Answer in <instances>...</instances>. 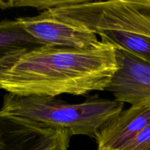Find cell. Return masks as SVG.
<instances>
[{
  "mask_svg": "<svg viewBox=\"0 0 150 150\" xmlns=\"http://www.w3.org/2000/svg\"><path fill=\"white\" fill-rule=\"evenodd\" d=\"M42 46L32 35L21 28L0 23V52L14 49H32Z\"/></svg>",
  "mask_w": 150,
  "mask_h": 150,
  "instance_id": "ba28073f",
  "label": "cell"
},
{
  "mask_svg": "<svg viewBox=\"0 0 150 150\" xmlns=\"http://www.w3.org/2000/svg\"><path fill=\"white\" fill-rule=\"evenodd\" d=\"M89 49L42 45L0 52V86L22 96L56 98L106 89L118 69L113 44Z\"/></svg>",
  "mask_w": 150,
  "mask_h": 150,
  "instance_id": "6da1fadb",
  "label": "cell"
},
{
  "mask_svg": "<svg viewBox=\"0 0 150 150\" xmlns=\"http://www.w3.org/2000/svg\"><path fill=\"white\" fill-rule=\"evenodd\" d=\"M109 31L150 38V0H113L105 13Z\"/></svg>",
  "mask_w": 150,
  "mask_h": 150,
  "instance_id": "5b68a950",
  "label": "cell"
},
{
  "mask_svg": "<svg viewBox=\"0 0 150 150\" xmlns=\"http://www.w3.org/2000/svg\"><path fill=\"white\" fill-rule=\"evenodd\" d=\"M101 40L120 46L150 62V38L119 31L99 33Z\"/></svg>",
  "mask_w": 150,
  "mask_h": 150,
  "instance_id": "52a82bcc",
  "label": "cell"
},
{
  "mask_svg": "<svg viewBox=\"0 0 150 150\" xmlns=\"http://www.w3.org/2000/svg\"><path fill=\"white\" fill-rule=\"evenodd\" d=\"M122 150H150V124Z\"/></svg>",
  "mask_w": 150,
  "mask_h": 150,
  "instance_id": "30bf717a",
  "label": "cell"
},
{
  "mask_svg": "<svg viewBox=\"0 0 150 150\" xmlns=\"http://www.w3.org/2000/svg\"><path fill=\"white\" fill-rule=\"evenodd\" d=\"M52 150H58V149H52Z\"/></svg>",
  "mask_w": 150,
  "mask_h": 150,
  "instance_id": "8fae6325",
  "label": "cell"
},
{
  "mask_svg": "<svg viewBox=\"0 0 150 150\" xmlns=\"http://www.w3.org/2000/svg\"><path fill=\"white\" fill-rule=\"evenodd\" d=\"M124 103L98 95L81 103L54 97L4 95L0 117L18 118L42 127L67 130L73 136L96 139L105 123L123 111Z\"/></svg>",
  "mask_w": 150,
  "mask_h": 150,
  "instance_id": "7a4b0ae2",
  "label": "cell"
},
{
  "mask_svg": "<svg viewBox=\"0 0 150 150\" xmlns=\"http://www.w3.org/2000/svg\"><path fill=\"white\" fill-rule=\"evenodd\" d=\"M4 21L26 30L42 45L84 50L95 48L102 43L96 34L60 20L47 10L38 16Z\"/></svg>",
  "mask_w": 150,
  "mask_h": 150,
  "instance_id": "3957f363",
  "label": "cell"
},
{
  "mask_svg": "<svg viewBox=\"0 0 150 150\" xmlns=\"http://www.w3.org/2000/svg\"><path fill=\"white\" fill-rule=\"evenodd\" d=\"M149 124L150 103L131 105L101 127L97 150H122Z\"/></svg>",
  "mask_w": 150,
  "mask_h": 150,
  "instance_id": "277c9868",
  "label": "cell"
},
{
  "mask_svg": "<svg viewBox=\"0 0 150 150\" xmlns=\"http://www.w3.org/2000/svg\"><path fill=\"white\" fill-rule=\"evenodd\" d=\"M77 1V0H47V1H9L7 2L1 1V9L10 8V7H32L42 10V11L51 10V9L60 7L62 6H66L68 4H74Z\"/></svg>",
  "mask_w": 150,
  "mask_h": 150,
  "instance_id": "9c48e42d",
  "label": "cell"
},
{
  "mask_svg": "<svg viewBox=\"0 0 150 150\" xmlns=\"http://www.w3.org/2000/svg\"><path fill=\"white\" fill-rule=\"evenodd\" d=\"M71 136L67 130L45 128L16 150H67Z\"/></svg>",
  "mask_w": 150,
  "mask_h": 150,
  "instance_id": "8992f818",
  "label": "cell"
}]
</instances>
